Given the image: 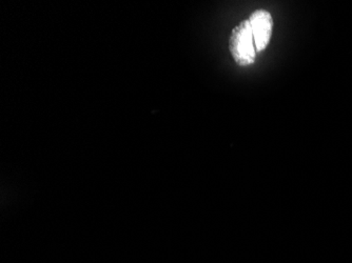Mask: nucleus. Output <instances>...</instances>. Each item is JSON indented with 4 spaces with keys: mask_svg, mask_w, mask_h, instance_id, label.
<instances>
[{
    "mask_svg": "<svg viewBox=\"0 0 352 263\" xmlns=\"http://www.w3.org/2000/svg\"><path fill=\"white\" fill-rule=\"evenodd\" d=\"M256 53L266 50L274 31V19L266 10H256L249 17Z\"/></svg>",
    "mask_w": 352,
    "mask_h": 263,
    "instance_id": "2",
    "label": "nucleus"
},
{
    "mask_svg": "<svg viewBox=\"0 0 352 263\" xmlns=\"http://www.w3.org/2000/svg\"><path fill=\"white\" fill-rule=\"evenodd\" d=\"M229 51L239 67H248L254 63L256 50L249 21H241L231 32Z\"/></svg>",
    "mask_w": 352,
    "mask_h": 263,
    "instance_id": "1",
    "label": "nucleus"
}]
</instances>
